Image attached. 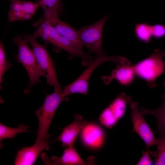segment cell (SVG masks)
<instances>
[{"mask_svg":"<svg viewBox=\"0 0 165 165\" xmlns=\"http://www.w3.org/2000/svg\"><path fill=\"white\" fill-rule=\"evenodd\" d=\"M40 25L33 36L35 38L40 37L45 41V44H52L55 51H66L68 53L70 60L73 57H79L82 59V64L85 66L94 60L90 53L85 52L82 49L78 48L48 22L45 21Z\"/></svg>","mask_w":165,"mask_h":165,"instance_id":"cell-1","label":"cell"},{"mask_svg":"<svg viewBox=\"0 0 165 165\" xmlns=\"http://www.w3.org/2000/svg\"><path fill=\"white\" fill-rule=\"evenodd\" d=\"M68 100V97H64L63 93L54 92L50 94H47L43 104L35 112L38 121V127L36 133L37 137L35 143L48 142L51 136L48 133V130L55 112L62 102Z\"/></svg>","mask_w":165,"mask_h":165,"instance_id":"cell-2","label":"cell"},{"mask_svg":"<svg viewBox=\"0 0 165 165\" xmlns=\"http://www.w3.org/2000/svg\"><path fill=\"white\" fill-rule=\"evenodd\" d=\"M24 39L31 46L32 50L38 64L47 79V82L54 87V92L63 93V89L58 81L55 63L46 49L47 45L38 43L33 35H23Z\"/></svg>","mask_w":165,"mask_h":165,"instance_id":"cell-3","label":"cell"},{"mask_svg":"<svg viewBox=\"0 0 165 165\" xmlns=\"http://www.w3.org/2000/svg\"><path fill=\"white\" fill-rule=\"evenodd\" d=\"M13 41L18 47V54L16 57V61L22 64L28 75L29 83L24 91L25 93H28L33 86L41 82L40 77L44 76V75L32 49H30L24 38L18 35L14 37Z\"/></svg>","mask_w":165,"mask_h":165,"instance_id":"cell-4","label":"cell"},{"mask_svg":"<svg viewBox=\"0 0 165 165\" xmlns=\"http://www.w3.org/2000/svg\"><path fill=\"white\" fill-rule=\"evenodd\" d=\"M164 52L156 49L149 57L133 65L135 75L145 80L151 88L156 87V79L164 72Z\"/></svg>","mask_w":165,"mask_h":165,"instance_id":"cell-5","label":"cell"},{"mask_svg":"<svg viewBox=\"0 0 165 165\" xmlns=\"http://www.w3.org/2000/svg\"><path fill=\"white\" fill-rule=\"evenodd\" d=\"M108 61H112L118 64L129 63L126 58L120 56L105 55L96 57L87 66L82 74L74 81L66 86L63 89V94L64 97L75 93L84 95L88 94L89 82L91 75L95 69L100 64Z\"/></svg>","mask_w":165,"mask_h":165,"instance_id":"cell-6","label":"cell"},{"mask_svg":"<svg viewBox=\"0 0 165 165\" xmlns=\"http://www.w3.org/2000/svg\"><path fill=\"white\" fill-rule=\"evenodd\" d=\"M107 19L105 16L90 25L82 27L78 31L80 41L90 53H95L96 57L106 55L102 47V32Z\"/></svg>","mask_w":165,"mask_h":165,"instance_id":"cell-7","label":"cell"},{"mask_svg":"<svg viewBox=\"0 0 165 165\" xmlns=\"http://www.w3.org/2000/svg\"><path fill=\"white\" fill-rule=\"evenodd\" d=\"M138 103L135 101L130 104L131 117L133 125L131 131L136 132L139 136L145 142L146 150H149L151 146L156 144L157 138L138 110Z\"/></svg>","mask_w":165,"mask_h":165,"instance_id":"cell-8","label":"cell"},{"mask_svg":"<svg viewBox=\"0 0 165 165\" xmlns=\"http://www.w3.org/2000/svg\"><path fill=\"white\" fill-rule=\"evenodd\" d=\"M8 12L9 22L31 19L38 7V4L31 1L12 0Z\"/></svg>","mask_w":165,"mask_h":165,"instance_id":"cell-9","label":"cell"},{"mask_svg":"<svg viewBox=\"0 0 165 165\" xmlns=\"http://www.w3.org/2000/svg\"><path fill=\"white\" fill-rule=\"evenodd\" d=\"M86 123V120L83 119L82 116L75 114L74 121L62 128V131L60 135L49 143L58 141L62 143L63 148L73 146L78 134Z\"/></svg>","mask_w":165,"mask_h":165,"instance_id":"cell-10","label":"cell"},{"mask_svg":"<svg viewBox=\"0 0 165 165\" xmlns=\"http://www.w3.org/2000/svg\"><path fill=\"white\" fill-rule=\"evenodd\" d=\"M95 157L91 156L87 161L83 160L79 155L73 146H70L64 150L61 157L53 156L51 160L48 159L45 163L49 165H93L95 163Z\"/></svg>","mask_w":165,"mask_h":165,"instance_id":"cell-11","label":"cell"},{"mask_svg":"<svg viewBox=\"0 0 165 165\" xmlns=\"http://www.w3.org/2000/svg\"><path fill=\"white\" fill-rule=\"evenodd\" d=\"M49 144L44 141L35 143L31 146L22 148L17 152L14 165H33L43 150H49Z\"/></svg>","mask_w":165,"mask_h":165,"instance_id":"cell-12","label":"cell"},{"mask_svg":"<svg viewBox=\"0 0 165 165\" xmlns=\"http://www.w3.org/2000/svg\"><path fill=\"white\" fill-rule=\"evenodd\" d=\"M135 75L133 65L128 64H119L112 70L110 75H103L101 79L106 85L116 79L121 85L127 86L132 82Z\"/></svg>","mask_w":165,"mask_h":165,"instance_id":"cell-13","label":"cell"},{"mask_svg":"<svg viewBox=\"0 0 165 165\" xmlns=\"http://www.w3.org/2000/svg\"><path fill=\"white\" fill-rule=\"evenodd\" d=\"M45 21L49 23L61 35L78 48L82 49L83 46L79 40L78 31L74 28L61 20L59 17H51L45 19L39 22L38 24V26Z\"/></svg>","mask_w":165,"mask_h":165,"instance_id":"cell-14","label":"cell"},{"mask_svg":"<svg viewBox=\"0 0 165 165\" xmlns=\"http://www.w3.org/2000/svg\"><path fill=\"white\" fill-rule=\"evenodd\" d=\"M81 138L83 143L91 148L101 146L104 140L105 134L103 129L93 124H87L82 130Z\"/></svg>","mask_w":165,"mask_h":165,"instance_id":"cell-15","label":"cell"},{"mask_svg":"<svg viewBox=\"0 0 165 165\" xmlns=\"http://www.w3.org/2000/svg\"><path fill=\"white\" fill-rule=\"evenodd\" d=\"M165 88V82L164 83ZM163 102L158 108L155 110L148 109L140 108V112L143 115H152L154 116L157 120L156 130L155 131L159 135L165 136V92L161 95Z\"/></svg>","mask_w":165,"mask_h":165,"instance_id":"cell-16","label":"cell"},{"mask_svg":"<svg viewBox=\"0 0 165 165\" xmlns=\"http://www.w3.org/2000/svg\"><path fill=\"white\" fill-rule=\"evenodd\" d=\"M36 3L44 11L43 16L38 21L51 17H59L61 12L62 6L61 0H37Z\"/></svg>","mask_w":165,"mask_h":165,"instance_id":"cell-17","label":"cell"},{"mask_svg":"<svg viewBox=\"0 0 165 165\" xmlns=\"http://www.w3.org/2000/svg\"><path fill=\"white\" fill-rule=\"evenodd\" d=\"M131 98L122 93L118 95L109 105L108 107L118 121L124 115L127 105L131 102Z\"/></svg>","mask_w":165,"mask_h":165,"instance_id":"cell-18","label":"cell"},{"mask_svg":"<svg viewBox=\"0 0 165 165\" xmlns=\"http://www.w3.org/2000/svg\"><path fill=\"white\" fill-rule=\"evenodd\" d=\"M156 144V150L149 151L150 154L154 159L155 165H165V136L159 135Z\"/></svg>","mask_w":165,"mask_h":165,"instance_id":"cell-19","label":"cell"},{"mask_svg":"<svg viewBox=\"0 0 165 165\" xmlns=\"http://www.w3.org/2000/svg\"><path fill=\"white\" fill-rule=\"evenodd\" d=\"M29 126H26L24 125L20 124L16 128H11L7 127L2 123H0V141L5 139L13 138L17 134L23 132H29L28 130Z\"/></svg>","mask_w":165,"mask_h":165,"instance_id":"cell-20","label":"cell"},{"mask_svg":"<svg viewBox=\"0 0 165 165\" xmlns=\"http://www.w3.org/2000/svg\"><path fill=\"white\" fill-rule=\"evenodd\" d=\"M151 26L144 23L136 24L134 29L136 38L142 42H149L152 38Z\"/></svg>","mask_w":165,"mask_h":165,"instance_id":"cell-21","label":"cell"},{"mask_svg":"<svg viewBox=\"0 0 165 165\" xmlns=\"http://www.w3.org/2000/svg\"><path fill=\"white\" fill-rule=\"evenodd\" d=\"M99 120L102 125L108 129L112 128L118 122L108 107L102 111L99 116Z\"/></svg>","mask_w":165,"mask_h":165,"instance_id":"cell-22","label":"cell"},{"mask_svg":"<svg viewBox=\"0 0 165 165\" xmlns=\"http://www.w3.org/2000/svg\"><path fill=\"white\" fill-rule=\"evenodd\" d=\"M9 60L6 61L4 48L2 42L0 44V83H2L3 75L12 66Z\"/></svg>","mask_w":165,"mask_h":165,"instance_id":"cell-23","label":"cell"},{"mask_svg":"<svg viewBox=\"0 0 165 165\" xmlns=\"http://www.w3.org/2000/svg\"><path fill=\"white\" fill-rule=\"evenodd\" d=\"M152 37L160 38L165 36V25L156 24L151 26Z\"/></svg>","mask_w":165,"mask_h":165,"instance_id":"cell-24","label":"cell"},{"mask_svg":"<svg viewBox=\"0 0 165 165\" xmlns=\"http://www.w3.org/2000/svg\"><path fill=\"white\" fill-rule=\"evenodd\" d=\"M149 150L142 152V156L137 163V165H152V161L150 157L151 155Z\"/></svg>","mask_w":165,"mask_h":165,"instance_id":"cell-25","label":"cell"},{"mask_svg":"<svg viewBox=\"0 0 165 165\" xmlns=\"http://www.w3.org/2000/svg\"><path fill=\"white\" fill-rule=\"evenodd\" d=\"M9 0V1H11V0Z\"/></svg>","mask_w":165,"mask_h":165,"instance_id":"cell-26","label":"cell"}]
</instances>
